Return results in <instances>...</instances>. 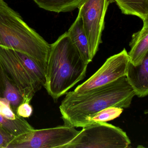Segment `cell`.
<instances>
[{"mask_svg": "<svg viewBox=\"0 0 148 148\" xmlns=\"http://www.w3.org/2000/svg\"><path fill=\"white\" fill-rule=\"evenodd\" d=\"M79 131L64 125L53 128L33 130L14 137L7 148H63Z\"/></svg>", "mask_w": 148, "mask_h": 148, "instance_id": "obj_5", "label": "cell"}, {"mask_svg": "<svg viewBox=\"0 0 148 148\" xmlns=\"http://www.w3.org/2000/svg\"><path fill=\"white\" fill-rule=\"evenodd\" d=\"M0 126L14 137L18 136L34 130L24 118L10 119L0 115Z\"/></svg>", "mask_w": 148, "mask_h": 148, "instance_id": "obj_16", "label": "cell"}, {"mask_svg": "<svg viewBox=\"0 0 148 148\" xmlns=\"http://www.w3.org/2000/svg\"><path fill=\"white\" fill-rule=\"evenodd\" d=\"M42 9L59 13L73 11L78 8L83 0H34Z\"/></svg>", "mask_w": 148, "mask_h": 148, "instance_id": "obj_14", "label": "cell"}, {"mask_svg": "<svg viewBox=\"0 0 148 148\" xmlns=\"http://www.w3.org/2000/svg\"><path fill=\"white\" fill-rule=\"evenodd\" d=\"M0 63L22 93L23 103H30L42 85L29 73L13 50L0 46Z\"/></svg>", "mask_w": 148, "mask_h": 148, "instance_id": "obj_7", "label": "cell"}, {"mask_svg": "<svg viewBox=\"0 0 148 148\" xmlns=\"http://www.w3.org/2000/svg\"><path fill=\"white\" fill-rule=\"evenodd\" d=\"M66 94L60 111L64 125L73 127L89 125L95 114L107 107L128 108L135 96L125 76L81 94Z\"/></svg>", "mask_w": 148, "mask_h": 148, "instance_id": "obj_1", "label": "cell"}, {"mask_svg": "<svg viewBox=\"0 0 148 148\" xmlns=\"http://www.w3.org/2000/svg\"><path fill=\"white\" fill-rule=\"evenodd\" d=\"M14 51L29 73L45 87L46 84L47 70L30 56L21 52Z\"/></svg>", "mask_w": 148, "mask_h": 148, "instance_id": "obj_15", "label": "cell"}, {"mask_svg": "<svg viewBox=\"0 0 148 148\" xmlns=\"http://www.w3.org/2000/svg\"><path fill=\"white\" fill-rule=\"evenodd\" d=\"M127 82L134 91L135 96L144 97L148 94V54L139 65L129 62L125 75Z\"/></svg>", "mask_w": 148, "mask_h": 148, "instance_id": "obj_9", "label": "cell"}, {"mask_svg": "<svg viewBox=\"0 0 148 148\" xmlns=\"http://www.w3.org/2000/svg\"><path fill=\"white\" fill-rule=\"evenodd\" d=\"M131 143L126 132L119 127L97 122L83 127L63 148H127Z\"/></svg>", "mask_w": 148, "mask_h": 148, "instance_id": "obj_4", "label": "cell"}, {"mask_svg": "<svg viewBox=\"0 0 148 148\" xmlns=\"http://www.w3.org/2000/svg\"><path fill=\"white\" fill-rule=\"evenodd\" d=\"M130 62L128 53L123 50L108 58L101 67L85 82L77 86L72 94L78 95L110 84L126 75Z\"/></svg>", "mask_w": 148, "mask_h": 148, "instance_id": "obj_8", "label": "cell"}, {"mask_svg": "<svg viewBox=\"0 0 148 148\" xmlns=\"http://www.w3.org/2000/svg\"><path fill=\"white\" fill-rule=\"evenodd\" d=\"M72 42L80 53L84 60L89 64L92 61L90 56L89 44L83 27L80 14L78 13L77 18L67 32Z\"/></svg>", "mask_w": 148, "mask_h": 148, "instance_id": "obj_12", "label": "cell"}, {"mask_svg": "<svg viewBox=\"0 0 148 148\" xmlns=\"http://www.w3.org/2000/svg\"><path fill=\"white\" fill-rule=\"evenodd\" d=\"M129 45L130 62L134 66L139 65L148 54V20L143 21L140 31L133 34Z\"/></svg>", "mask_w": 148, "mask_h": 148, "instance_id": "obj_10", "label": "cell"}, {"mask_svg": "<svg viewBox=\"0 0 148 148\" xmlns=\"http://www.w3.org/2000/svg\"><path fill=\"white\" fill-rule=\"evenodd\" d=\"M123 109L116 106L107 107L98 112L90 120L89 124L97 122H107L119 117Z\"/></svg>", "mask_w": 148, "mask_h": 148, "instance_id": "obj_17", "label": "cell"}, {"mask_svg": "<svg viewBox=\"0 0 148 148\" xmlns=\"http://www.w3.org/2000/svg\"><path fill=\"white\" fill-rule=\"evenodd\" d=\"M14 137L0 126V148H7Z\"/></svg>", "mask_w": 148, "mask_h": 148, "instance_id": "obj_20", "label": "cell"}, {"mask_svg": "<svg viewBox=\"0 0 148 148\" xmlns=\"http://www.w3.org/2000/svg\"><path fill=\"white\" fill-rule=\"evenodd\" d=\"M110 3V0H83L78 8L92 60L102 43L105 17Z\"/></svg>", "mask_w": 148, "mask_h": 148, "instance_id": "obj_6", "label": "cell"}, {"mask_svg": "<svg viewBox=\"0 0 148 148\" xmlns=\"http://www.w3.org/2000/svg\"><path fill=\"white\" fill-rule=\"evenodd\" d=\"M0 46L27 54L47 70L50 45L4 0H0Z\"/></svg>", "mask_w": 148, "mask_h": 148, "instance_id": "obj_3", "label": "cell"}, {"mask_svg": "<svg viewBox=\"0 0 148 148\" xmlns=\"http://www.w3.org/2000/svg\"><path fill=\"white\" fill-rule=\"evenodd\" d=\"M0 98L5 99L9 101L12 109L16 113L19 106L24 102L22 93L6 72L1 63Z\"/></svg>", "mask_w": 148, "mask_h": 148, "instance_id": "obj_11", "label": "cell"}, {"mask_svg": "<svg viewBox=\"0 0 148 148\" xmlns=\"http://www.w3.org/2000/svg\"><path fill=\"white\" fill-rule=\"evenodd\" d=\"M88 65L67 32L50 45L45 88L54 101L84 78Z\"/></svg>", "mask_w": 148, "mask_h": 148, "instance_id": "obj_2", "label": "cell"}, {"mask_svg": "<svg viewBox=\"0 0 148 148\" xmlns=\"http://www.w3.org/2000/svg\"><path fill=\"white\" fill-rule=\"evenodd\" d=\"M33 112V109L30 103H23L21 104L17 108L16 113L19 116L26 118L32 116Z\"/></svg>", "mask_w": 148, "mask_h": 148, "instance_id": "obj_19", "label": "cell"}, {"mask_svg": "<svg viewBox=\"0 0 148 148\" xmlns=\"http://www.w3.org/2000/svg\"><path fill=\"white\" fill-rule=\"evenodd\" d=\"M115 2L122 13L136 16L143 21L148 20V0H110Z\"/></svg>", "mask_w": 148, "mask_h": 148, "instance_id": "obj_13", "label": "cell"}, {"mask_svg": "<svg viewBox=\"0 0 148 148\" xmlns=\"http://www.w3.org/2000/svg\"><path fill=\"white\" fill-rule=\"evenodd\" d=\"M0 115L13 120L17 119L20 117L12 109L9 101L2 98H0Z\"/></svg>", "mask_w": 148, "mask_h": 148, "instance_id": "obj_18", "label": "cell"}]
</instances>
